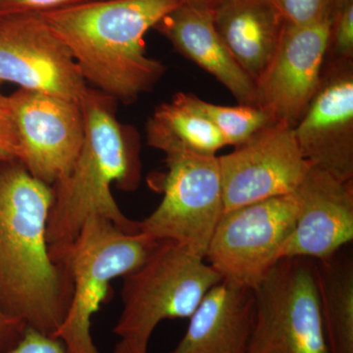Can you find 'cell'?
<instances>
[{
  "label": "cell",
  "instance_id": "cell-1",
  "mask_svg": "<svg viewBox=\"0 0 353 353\" xmlns=\"http://www.w3.org/2000/svg\"><path fill=\"white\" fill-rule=\"evenodd\" d=\"M52 201V188L20 161L0 163V306L51 336L73 292L68 269L51 256L46 238Z\"/></svg>",
  "mask_w": 353,
  "mask_h": 353
},
{
  "label": "cell",
  "instance_id": "cell-2",
  "mask_svg": "<svg viewBox=\"0 0 353 353\" xmlns=\"http://www.w3.org/2000/svg\"><path fill=\"white\" fill-rule=\"evenodd\" d=\"M183 0H95L41 14L71 51L85 82L130 104L165 72L148 57L145 34Z\"/></svg>",
  "mask_w": 353,
  "mask_h": 353
},
{
  "label": "cell",
  "instance_id": "cell-3",
  "mask_svg": "<svg viewBox=\"0 0 353 353\" xmlns=\"http://www.w3.org/2000/svg\"><path fill=\"white\" fill-rule=\"evenodd\" d=\"M85 120L82 148L68 174L52 185L46 238L57 259L90 218L101 217L129 234L139 233L114 199L112 187L131 192L141 182L138 134L116 117V101L88 88L81 101Z\"/></svg>",
  "mask_w": 353,
  "mask_h": 353
},
{
  "label": "cell",
  "instance_id": "cell-4",
  "mask_svg": "<svg viewBox=\"0 0 353 353\" xmlns=\"http://www.w3.org/2000/svg\"><path fill=\"white\" fill-rule=\"evenodd\" d=\"M160 241L143 233H126L101 217L83 224L55 259L66 265L73 284L66 317L53 336L67 353H99L92 340V317L105 303L110 283L138 268Z\"/></svg>",
  "mask_w": 353,
  "mask_h": 353
},
{
  "label": "cell",
  "instance_id": "cell-5",
  "mask_svg": "<svg viewBox=\"0 0 353 353\" xmlns=\"http://www.w3.org/2000/svg\"><path fill=\"white\" fill-rule=\"evenodd\" d=\"M222 280L203 257L161 241L143 264L123 277V309L113 333L121 341L148 347L160 323L190 319Z\"/></svg>",
  "mask_w": 353,
  "mask_h": 353
},
{
  "label": "cell",
  "instance_id": "cell-6",
  "mask_svg": "<svg viewBox=\"0 0 353 353\" xmlns=\"http://www.w3.org/2000/svg\"><path fill=\"white\" fill-rule=\"evenodd\" d=\"M253 292L254 323L248 353H330L315 260L281 259Z\"/></svg>",
  "mask_w": 353,
  "mask_h": 353
},
{
  "label": "cell",
  "instance_id": "cell-7",
  "mask_svg": "<svg viewBox=\"0 0 353 353\" xmlns=\"http://www.w3.org/2000/svg\"><path fill=\"white\" fill-rule=\"evenodd\" d=\"M164 196L139 221V233L170 241L205 259L215 228L225 212L217 155L166 154Z\"/></svg>",
  "mask_w": 353,
  "mask_h": 353
},
{
  "label": "cell",
  "instance_id": "cell-8",
  "mask_svg": "<svg viewBox=\"0 0 353 353\" xmlns=\"http://www.w3.org/2000/svg\"><path fill=\"white\" fill-rule=\"evenodd\" d=\"M296 212L294 194L225 211L209 243L206 261L225 280L254 290L282 259Z\"/></svg>",
  "mask_w": 353,
  "mask_h": 353
},
{
  "label": "cell",
  "instance_id": "cell-9",
  "mask_svg": "<svg viewBox=\"0 0 353 353\" xmlns=\"http://www.w3.org/2000/svg\"><path fill=\"white\" fill-rule=\"evenodd\" d=\"M0 82L78 102L90 88L41 14L0 18Z\"/></svg>",
  "mask_w": 353,
  "mask_h": 353
},
{
  "label": "cell",
  "instance_id": "cell-10",
  "mask_svg": "<svg viewBox=\"0 0 353 353\" xmlns=\"http://www.w3.org/2000/svg\"><path fill=\"white\" fill-rule=\"evenodd\" d=\"M333 18L309 25L284 23L271 61L255 85V106L275 123L294 128L317 92Z\"/></svg>",
  "mask_w": 353,
  "mask_h": 353
},
{
  "label": "cell",
  "instance_id": "cell-11",
  "mask_svg": "<svg viewBox=\"0 0 353 353\" xmlns=\"http://www.w3.org/2000/svg\"><path fill=\"white\" fill-rule=\"evenodd\" d=\"M8 105L17 128L21 163L52 187L68 174L82 148L81 102L19 88L8 95Z\"/></svg>",
  "mask_w": 353,
  "mask_h": 353
},
{
  "label": "cell",
  "instance_id": "cell-12",
  "mask_svg": "<svg viewBox=\"0 0 353 353\" xmlns=\"http://www.w3.org/2000/svg\"><path fill=\"white\" fill-rule=\"evenodd\" d=\"M225 211L296 192L311 165L294 128L273 123L218 157Z\"/></svg>",
  "mask_w": 353,
  "mask_h": 353
},
{
  "label": "cell",
  "instance_id": "cell-13",
  "mask_svg": "<svg viewBox=\"0 0 353 353\" xmlns=\"http://www.w3.org/2000/svg\"><path fill=\"white\" fill-rule=\"evenodd\" d=\"M327 62L294 136L311 166L341 182H353V61Z\"/></svg>",
  "mask_w": 353,
  "mask_h": 353
},
{
  "label": "cell",
  "instance_id": "cell-14",
  "mask_svg": "<svg viewBox=\"0 0 353 353\" xmlns=\"http://www.w3.org/2000/svg\"><path fill=\"white\" fill-rule=\"evenodd\" d=\"M296 225L281 259L325 260L353 240V182H341L311 166L294 192Z\"/></svg>",
  "mask_w": 353,
  "mask_h": 353
},
{
  "label": "cell",
  "instance_id": "cell-15",
  "mask_svg": "<svg viewBox=\"0 0 353 353\" xmlns=\"http://www.w3.org/2000/svg\"><path fill=\"white\" fill-rule=\"evenodd\" d=\"M174 48L219 81L240 104L255 105V85L220 38L213 6L183 0L154 28Z\"/></svg>",
  "mask_w": 353,
  "mask_h": 353
},
{
  "label": "cell",
  "instance_id": "cell-16",
  "mask_svg": "<svg viewBox=\"0 0 353 353\" xmlns=\"http://www.w3.org/2000/svg\"><path fill=\"white\" fill-rule=\"evenodd\" d=\"M254 313L253 290L223 279L190 316L170 353H248Z\"/></svg>",
  "mask_w": 353,
  "mask_h": 353
},
{
  "label": "cell",
  "instance_id": "cell-17",
  "mask_svg": "<svg viewBox=\"0 0 353 353\" xmlns=\"http://www.w3.org/2000/svg\"><path fill=\"white\" fill-rule=\"evenodd\" d=\"M220 38L253 82L277 50L285 21L271 0H220L213 6Z\"/></svg>",
  "mask_w": 353,
  "mask_h": 353
},
{
  "label": "cell",
  "instance_id": "cell-18",
  "mask_svg": "<svg viewBox=\"0 0 353 353\" xmlns=\"http://www.w3.org/2000/svg\"><path fill=\"white\" fill-rule=\"evenodd\" d=\"M146 137L148 145L165 155H216L226 146L218 130L192 105L185 92H178L155 109L146 124Z\"/></svg>",
  "mask_w": 353,
  "mask_h": 353
},
{
  "label": "cell",
  "instance_id": "cell-19",
  "mask_svg": "<svg viewBox=\"0 0 353 353\" xmlns=\"http://www.w3.org/2000/svg\"><path fill=\"white\" fill-rule=\"evenodd\" d=\"M320 308L330 353H353V259L336 252L315 260Z\"/></svg>",
  "mask_w": 353,
  "mask_h": 353
},
{
  "label": "cell",
  "instance_id": "cell-20",
  "mask_svg": "<svg viewBox=\"0 0 353 353\" xmlns=\"http://www.w3.org/2000/svg\"><path fill=\"white\" fill-rule=\"evenodd\" d=\"M188 99L197 111L212 123L226 145L234 148L240 145L256 132L275 123L269 114L259 106L250 104L217 105L202 101L192 94H188Z\"/></svg>",
  "mask_w": 353,
  "mask_h": 353
},
{
  "label": "cell",
  "instance_id": "cell-21",
  "mask_svg": "<svg viewBox=\"0 0 353 353\" xmlns=\"http://www.w3.org/2000/svg\"><path fill=\"white\" fill-rule=\"evenodd\" d=\"M285 23L309 25L333 18L336 0H271Z\"/></svg>",
  "mask_w": 353,
  "mask_h": 353
},
{
  "label": "cell",
  "instance_id": "cell-22",
  "mask_svg": "<svg viewBox=\"0 0 353 353\" xmlns=\"http://www.w3.org/2000/svg\"><path fill=\"white\" fill-rule=\"evenodd\" d=\"M331 60H352L353 58V0L336 4L328 53Z\"/></svg>",
  "mask_w": 353,
  "mask_h": 353
},
{
  "label": "cell",
  "instance_id": "cell-23",
  "mask_svg": "<svg viewBox=\"0 0 353 353\" xmlns=\"http://www.w3.org/2000/svg\"><path fill=\"white\" fill-rule=\"evenodd\" d=\"M95 0H0V18L43 14Z\"/></svg>",
  "mask_w": 353,
  "mask_h": 353
},
{
  "label": "cell",
  "instance_id": "cell-24",
  "mask_svg": "<svg viewBox=\"0 0 353 353\" xmlns=\"http://www.w3.org/2000/svg\"><path fill=\"white\" fill-rule=\"evenodd\" d=\"M21 148L12 112L6 105L0 108V163L20 161Z\"/></svg>",
  "mask_w": 353,
  "mask_h": 353
},
{
  "label": "cell",
  "instance_id": "cell-25",
  "mask_svg": "<svg viewBox=\"0 0 353 353\" xmlns=\"http://www.w3.org/2000/svg\"><path fill=\"white\" fill-rule=\"evenodd\" d=\"M8 353H67L59 339L27 327L20 343Z\"/></svg>",
  "mask_w": 353,
  "mask_h": 353
},
{
  "label": "cell",
  "instance_id": "cell-26",
  "mask_svg": "<svg viewBox=\"0 0 353 353\" xmlns=\"http://www.w3.org/2000/svg\"><path fill=\"white\" fill-rule=\"evenodd\" d=\"M27 329V325L7 314L0 306V353H8L20 341Z\"/></svg>",
  "mask_w": 353,
  "mask_h": 353
},
{
  "label": "cell",
  "instance_id": "cell-27",
  "mask_svg": "<svg viewBox=\"0 0 353 353\" xmlns=\"http://www.w3.org/2000/svg\"><path fill=\"white\" fill-rule=\"evenodd\" d=\"M113 353H148V347L119 341L114 348Z\"/></svg>",
  "mask_w": 353,
  "mask_h": 353
},
{
  "label": "cell",
  "instance_id": "cell-28",
  "mask_svg": "<svg viewBox=\"0 0 353 353\" xmlns=\"http://www.w3.org/2000/svg\"><path fill=\"white\" fill-rule=\"evenodd\" d=\"M1 85L2 83L0 82V108L6 105L7 102H8V97H7V95H4L3 92H2Z\"/></svg>",
  "mask_w": 353,
  "mask_h": 353
},
{
  "label": "cell",
  "instance_id": "cell-29",
  "mask_svg": "<svg viewBox=\"0 0 353 353\" xmlns=\"http://www.w3.org/2000/svg\"><path fill=\"white\" fill-rule=\"evenodd\" d=\"M194 1L204 2V3L210 4V6H214L220 0H194Z\"/></svg>",
  "mask_w": 353,
  "mask_h": 353
},
{
  "label": "cell",
  "instance_id": "cell-30",
  "mask_svg": "<svg viewBox=\"0 0 353 353\" xmlns=\"http://www.w3.org/2000/svg\"><path fill=\"white\" fill-rule=\"evenodd\" d=\"M347 1H352V0H336V4L343 3V2H347Z\"/></svg>",
  "mask_w": 353,
  "mask_h": 353
}]
</instances>
